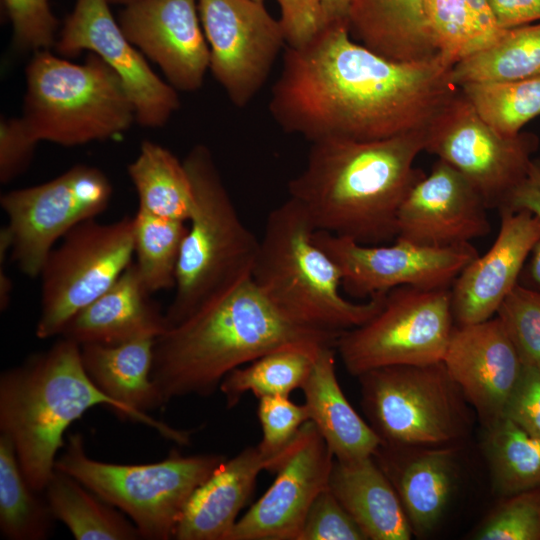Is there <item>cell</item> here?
Wrapping results in <instances>:
<instances>
[{
  "mask_svg": "<svg viewBox=\"0 0 540 540\" xmlns=\"http://www.w3.org/2000/svg\"><path fill=\"white\" fill-rule=\"evenodd\" d=\"M277 461L258 447L226 459L193 492L175 530L178 540H225L254 491L263 470L275 473Z\"/></svg>",
  "mask_w": 540,
  "mask_h": 540,
  "instance_id": "24",
  "label": "cell"
},
{
  "mask_svg": "<svg viewBox=\"0 0 540 540\" xmlns=\"http://www.w3.org/2000/svg\"><path fill=\"white\" fill-rule=\"evenodd\" d=\"M298 540H368L327 486L312 503Z\"/></svg>",
  "mask_w": 540,
  "mask_h": 540,
  "instance_id": "42",
  "label": "cell"
},
{
  "mask_svg": "<svg viewBox=\"0 0 540 540\" xmlns=\"http://www.w3.org/2000/svg\"><path fill=\"white\" fill-rule=\"evenodd\" d=\"M38 141L22 118L2 117L0 121V182L7 184L30 165Z\"/></svg>",
  "mask_w": 540,
  "mask_h": 540,
  "instance_id": "43",
  "label": "cell"
},
{
  "mask_svg": "<svg viewBox=\"0 0 540 540\" xmlns=\"http://www.w3.org/2000/svg\"><path fill=\"white\" fill-rule=\"evenodd\" d=\"M484 429L495 491L504 497L540 486V438L506 416Z\"/></svg>",
  "mask_w": 540,
  "mask_h": 540,
  "instance_id": "34",
  "label": "cell"
},
{
  "mask_svg": "<svg viewBox=\"0 0 540 540\" xmlns=\"http://www.w3.org/2000/svg\"><path fill=\"white\" fill-rule=\"evenodd\" d=\"M257 415L262 429L258 447L277 461L278 468L284 451L309 420L307 409L304 404L293 403L288 396H265L259 398Z\"/></svg>",
  "mask_w": 540,
  "mask_h": 540,
  "instance_id": "40",
  "label": "cell"
},
{
  "mask_svg": "<svg viewBox=\"0 0 540 540\" xmlns=\"http://www.w3.org/2000/svg\"><path fill=\"white\" fill-rule=\"evenodd\" d=\"M538 137L529 132L503 136L458 92L425 131V149L452 165L478 190L488 209L498 211L527 175Z\"/></svg>",
  "mask_w": 540,
  "mask_h": 540,
  "instance_id": "13",
  "label": "cell"
},
{
  "mask_svg": "<svg viewBox=\"0 0 540 540\" xmlns=\"http://www.w3.org/2000/svg\"><path fill=\"white\" fill-rule=\"evenodd\" d=\"M540 75V22L504 29L489 47L457 63L451 70L456 86L473 82H505Z\"/></svg>",
  "mask_w": 540,
  "mask_h": 540,
  "instance_id": "33",
  "label": "cell"
},
{
  "mask_svg": "<svg viewBox=\"0 0 540 540\" xmlns=\"http://www.w3.org/2000/svg\"><path fill=\"white\" fill-rule=\"evenodd\" d=\"M487 210L473 184L438 159L403 200L395 239L434 248L470 243L490 233Z\"/></svg>",
  "mask_w": 540,
  "mask_h": 540,
  "instance_id": "18",
  "label": "cell"
},
{
  "mask_svg": "<svg viewBox=\"0 0 540 540\" xmlns=\"http://www.w3.org/2000/svg\"><path fill=\"white\" fill-rule=\"evenodd\" d=\"M185 223L139 208L133 216L134 263L151 294L175 288L181 246L188 231Z\"/></svg>",
  "mask_w": 540,
  "mask_h": 540,
  "instance_id": "36",
  "label": "cell"
},
{
  "mask_svg": "<svg viewBox=\"0 0 540 540\" xmlns=\"http://www.w3.org/2000/svg\"><path fill=\"white\" fill-rule=\"evenodd\" d=\"M183 162L196 202L181 246L175 295L165 312L168 328L251 278L260 247L237 213L209 149L196 145Z\"/></svg>",
  "mask_w": 540,
  "mask_h": 540,
  "instance_id": "6",
  "label": "cell"
},
{
  "mask_svg": "<svg viewBox=\"0 0 540 540\" xmlns=\"http://www.w3.org/2000/svg\"><path fill=\"white\" fill-rule=\"evenodd\" d=\"M452 67L439 53L386 58L355 42L347 21L334 22L305 46L285 47L269 111L284 132L310 143L425 131L459 90Z\"/></svg>",
  "mask_w": 540,
  "mask_h": 540,
  "instance_id": "1",
  "label": "cell"
},
{
  "mask_svg": "<svg viewBox=\"0 0 540 540\" xmlns=\"http://www.w3.org/2000/svg\"><path fill=\"white\" fill-rule=\"evenodd\" d=\"M209 70L230 101L247 106L286 47L279 20L255 0H198Z\"/></svg>",
  "mask_w": 540,
  "mask_h": 540,
  "instance_id": "14",
  "label": "cell"
},
{
  "mask_svg": "<svg viewBox=\"0 0 540 540\" xmlns=\"http://www.w3.org/2000/svg\"><path fill=\"white\" fill-rule=\"evenodd\" d=\"M13 290V283L11 278L3 271L0 270V308L4 311L11 299Z\"/></svg>",
  "mask_w": 540,
  "mask_h": 540,
  "instance_id": "49",
  "label": "cell"
},
{
  "mask_svg": "<svg viewBox=\"0 0 540 540\" xmlns=\"http://www.w3.org/2000/svg\"><path fill=\"white\" fill-rule=\"evenodd\" d=\"M335 355V347L322 348L301 387L309 420L336 460L373 456L382 440L345 397L336 375Z\"/></svg>",
  "mask_w": 540,
  "mask_h": 540,
  "instance_id": "26",
  "label": "cell"
},
{
  "mask_svg": "<svg viewBox=\"0 0 540 540\" xmlns=\"http://www.w3.org/2000/svg\"><path fill=\"white\" fill-rule=\"evenodd\" d=\"M328 487L368 540H409L413 535L392 482L373 456L334 459Z\"/></svg>",
  "mask_w": 540,
  "mask_h": 540,
  "instance_id": "27",
  "label": "cell"
},
{
  "mask_svg": "<svg viewBox=\"0 0 540 540\" xmlns=\"http://www.w3.org/2000/svg\"><path fill=\"white\" fill-rule=\"evenodd\" d=\"M339 336L284 316L251 277L158 336L151 376L164 404L209 396L230 371L267 352L290 343L335 347Z\"/></svg>",
  "mask_w": 540,
  "mask_h": 540,
  "instance_id": "3",
  "label": "cell"
},
{
  "mask_svg": "<svg viewBox=\"0 0 540 540\" xmlns=\"http://www.w3.org/2000/svg\"><path fill=\"white\" fill-rule=\"evenodd\" d=\"M111 197L112 185L105 173L85 164L45 183L3 194L0 205L8 224L2 230L19 270L30 278L40 276L55 243L104 212Z\"/></svg>",
  "mask_w": 540,
  "mask_h": 540,
  "instance_id": "12",
  "label": "cell"
},
{
  "mask_svg": "<svg viewBox=\"0 0 540 540\" xmlns=\"http://www.w3.org/2000/svg\"><path fill=\"white\" fill-rule=\"evenodd\" d=\"M501 210H527L540 219V157L532 159L526 177ZM519 284L540 291V242L533 249L529 263L524 266Z\"/></svg>",
  "mask_w": 540,
  "mask_h": 540,
  "instance_id": "45",
  "label": "cell"
},
{
  "mask_svg": "<svg viewBox=\"0 0 540 540\" xmlns=\"http://www.w3.org/2000/svg\"><path fill=\"white\" fill-rule=\"evenodd\" d=\"M125 409L103 393L87 374L81 346L62 337L0 378V428L15 447L22 472L37 492L45 490L64 446L66 429L88 409Z\"/></svg>",
  "mask_w": 540,
  "mask_h": 540,
  "instance_id": "4",
  "label": "cell"
},
{
  "mask_svg": "<svg viewBox=\"0 0 540 540\" xmlns=\"http://www.w3.org/2000/svg\"><path fill=\"white\" fill-rule=\"evenodd\" d=\"M433 44L453 65L493 44L503 33L487 0H426Z\"/></svg>",
  "mask_w": 540,
  "mask_h": 540,
  "instance_id": "32",
  "label": "cell"
},
{
  "mask_svg": "<svg viewBox=\"0 0 540 540\" xmlns=\"http://www.w3.org/2000/svg\"><path fill=\"white\" fill-rule=\"evenodd\" d=\"M357 378L363 411L384 445H459L471 430V406L442 361L383 366Z\"/></svg>",
  "mask_w": 540,
  "mask_h": 540,
  "instance_id": "9",
  "label": "cell"
},
{
  "mask_svg": "<svg viewBox=\"0 0 540 540\" xmlns=\"http://www.w3.org/2000/svg\"><path fill=\"white\" fill-rule=\"evenodd\" d=\"M454 326L451 288L404 285L386 293L372 318L342 332L335 349L355 377L383 366L436 363L443 360Z\"/></svg>",
  "mask_w": 540,
  "mask_h": 540,
  "instance_id": "10",
  "label": "cell"
},
{
  "mask_svg": "<svg viewBox=\"0 0 540 540\" xmlns=\"http://www.w3.org/2000/svg\"><path fill=\"white\" fill-rule=\"evenodd\" d=\"M501 28L540 21V0H487Z\"/></svg>",
  "mask_w": 540,
  "mask_h": 540,
  "instance_id": "47",
  "label": "cell"
},
{
  "mask_svg": "<svg viewBox=\"0 0 540 540\" xmlns=\"http://www.w3.org/2000/svg\"><path fill=\"white\" fill-rule=\"evenodd\" d=\"M109 4H118V5H124L127 6L131 3H134L138 0H107Z\"/></svg>",
  "mask_w": 540,
  "mask_h": 540,
  "instance_id": "50",
  "label": "cell"
},
{
  "mask_svg": "<svg viewBox=\"0 0 540 540\" xmlns=\"http://www.w3.org/2000/svg\"><path fill=\"white\" fill-rule=\"evenodd\" d=\"M21 118L38 142L76 146L122 135L136 113L122 80L98 55L77 64L42 50L26 67Z\"/></svg>",
  "mask_w": 540,
  "mask_h": 540,
  "instance_id": "7",
  "label": "cell"
},
{
  "mask_svg": "<svg viewBox=\"0 0 540 540\" xmlns=\"http://www.w3.org/2000/svg\"><path fill=\"white\" fill-rule=\"evenodd\" d=\"M324 347L330 346L290 343L263 354L245 367L233 369L219 386L227 408L237 405L248 392L259 399L289 396L293 390L301 389Z\"/></svg>",
  "mask_w": 540,
  "mask_h": 540,
  "instance_id": "31",
  "label": "cell"
},
{
  "mask_svg": "<svg viewBox=\"0 0 540 540\" xmlns=\"http://www.w3.org/2000/svg\"><path fill=\"white\" fill-rule=\"evenodd\" d=\"M316 228L288 198L268 215L252 280L284 316L305 327L341 334L382 307L386 293L353 302L340 292L342 273L314 241Z\"/></svg>",
  "mask_w": 540,
  "mask_h": 540,
  "instance_id": "5",
  "label": "cell"
},
{
  "mask_svg": "<svg viewBox=\"0 0 540 540\" xmlns=\"http://www.w3.org/2000/svg\"><path fill=\"white\" fill-rule=\"evenodd\" d=\"M138 196V208L153 215L187 222L195 192L184 164L167 148L146 140L127 167Z\"/></svg>",
  "mask_w": 540,
  "mask_h": 540,
  "instance_id": "29",
  "label": "cell"
},
{
  "mask_svg": "<svg viewBox=\"0 0 540 540\" xmlns=\"http://www.w3.org/2000/svg\"><path fill=\"white\" fill-rule=\"evenodd\" d=\"M459 445L399 448L381 444L373 455L392 482L412 533H430L442 519L457 480Z\"/></svg>",
  "mask_w": 540,
  "mask_h": 540,
  "instance_id": "22",
  "label": "cell"
},
{
  "mask_svg": "<svg viewBox=\"0 0 540 540\" xmlns=\"http://www.w3.org/2000/svg\"><path fill=\"white\" fill-rule=\"evenodd\" d=\"M227 458L219 454L182 455L172 450L162 461L122 465L91 459L80 434H72L55 469L62 471L125 513L141 538L167 540L193 492Z\"/></svg>",
  "mask_w": 540,
  "mask_h": 540,
  "instance_id": "8",
  "label": "cell"
},
{
  "mask_svg": "<svg viewBox=\"0 0 540 540\" xmlns=\"http://www.w3.org/2000/svg\"><path fill=\"white\" fill-rule=\"evenodd\" d=\"M442 362L483 427L504 416L523 363L497 316L455 324Z\"/></svg>",
  "mask_w": 540,
  "mask_h": 540,
  "instance_id": "20",
  "label": "cell"
},
{
  "mask_svg": "<svg viewBox=\"0 0 540 540\" xmlns=\"http://www.w3.org/2000/svg\"><path fill=\"white\" fill-rule=\"evenodd\" d=\"M20 467L11 440L0 436V529L11 540H42L56 520L47 500L36 496Z\"/></svg>",
  "mask_w": 540,
  "mask_h": 540,
  "instance_id": "35",
  "label": "cell"
},
{
  "mask_svg": "<svg viewBox=\"0 0 540 540\" xmlns=\"http://www.w3.org/2000/svg\"><path fill=\"white\" fill-rule=\"evenodd\" d=\"M2 2L12 24V41L17 50L35 53L55 46L59 22L48 0Z\"/></svg>",
  "mask_w": 540,
  "mask_h": 540,
  "instance_id": "41",
  "label": "cell"
},
{
  "mask_svg": "<svg viewBox=\"0 0 540 540\" xmlns=\"http://www.w3.org/2000/svg\"><path fill=\"white\" fill-rule=\"evenodd\" d=\"M255 1L263 2V0H255Z\"/></svg>",
  "mask_w": 540,
  "mask_h": 540,
  "instance_id": "51",
  "label": "cell"
},
{
  "mask_svg": "<svg viewBox=\"0 0 540 540\" xmlns=\"http://www.w3.org/2000/svg\"><path fill=\"white\" fill-rule=\"evenodd\" d=\"M480 117L503 136H516L540 116V75L505 82L459 86Z\"/></svg>",
  "mask_w": 540,
  "mask_h": 540,
  "instance_id": "37",
  "label": "cell"
},
{
  "mask_svg": "<svg viewBox=\"0 0 540 540\" xmlns=\"http://www.w3.org/2000/svg\"><path fill=\"white\" fill-rule=\"evenodd\" d=\"M118 22L172 87L192 92L202 86L210 53L198 0H138L124 6Z\"/></svg>",
  "mask_w": 540,
  "mask_h": 540,
  "instance_id": "19",
  "label": "cell"
},
{
  "mask_svg": "<svg viewBox=\"0 0 540 540\" xmlns=\"http://www.w3.org/2000/svg\"><path fill=\"white\" fill-rule=\"evenodd\" d=\"M334 456L308 420L284 451L276 478L225 540H298L306 515L329 483Z\"/></svg>",
  "mask_w": 540,
  "mask_h": 540,
  "instance_id": "17",
  "label": "cell"
},
{
  "mask_svg": "<svg viewBox=\"0 0 540 540\" xmlns=\"http://www.w3.org/2000/svg\"><path fill=\"white\" fill-rule=\"evenodd\" d=\"M150 295L132 262L105 293L70 319L60 335L80 346L156 339L168 324Z\"/></svg>",
  "mask_w": 540,
  "mask_h": 540,
  "instance_id": "25",
  "label": "cell"
},
{
  "mask_svg": "<svg viewBox=\"0 0 540 540\" xmlns=\"http://www.w3.org/2000/svg\"><path fill=\"white\" fill-rule=\"evenodd\" d=\"M504 416L540 438V369L523 364Z\"/></svg>",
  "mask_w": 540,
  "mask_h": 540,
  "instance_id": "46",
  "label": "cell"
},
{
  "mask_svg": "<svg viewBox=\"0 0 540 540\" xmlns=\"http://www.w3.org/2000/svg\"><path fill=\"white\" fill-rule=\"evenodd\" d=\"M471 538L540 540V486L504 496Z\"/></svg>",
  "mask_w": 540,
  "mask_h": 540,
  "instance_id": "38",
  "label": "cell"
},
{
  "mask_svg": "<svg viewBox=\"0 0 540 540\" xmlns=\"http://www.w3.org/2000/svg\"><path fill=\"white\" fill-rule=\"evenodd\" d=\"M109 5L107 0H76L54 48L64 57L83 51L98 55L122 80L135 107L136 122L148 128L162 127L180 106L176 89L151 69Z\"/></svg>",
  "mask_w": 540,
  "mask_h": 540,
  "instance_id": "16",
  "label": "cell"
},
{
  "mask_svg": "<svg viewBox=\"0 0 540 540\" xmlns=\"http://www.w3.org/2000/svg\"><path fill=\"white\" fill-rule=\"evenodd\" d=\"M153 338L133 340L118 345L83 344V366L98 388L118 402L127 417L144 423L168 439L184 444L188 434L150 416L147 411L164 404L151 373Z\"/></svg>",
  "mask_w": 540,
  "mask_h": 540,
  "instance_id": "23",
  "label": "cell"
},
{
  "mask_svg": "<svg viewBox=\"0 0 540 540\" xmlns=\"http://www.w3.org/2000/svg\"><path fill=\"white\" fill-rule=\"evenodd\" d=\"M496 316L522 363L540 369V291L518 283L504 299Z\"/></svg>",
  "mask_w": 540,
  "mask_h": 540,
  "instance_id": "39",
  "label": "cell"
},
{
  "mask_svg": "<svg viewBox=\"0 0 540 540\" xmlns=\"http://www.w3.org/2000/svg\"><path fill=\"white\" fill-rule=\"evenodd\" d=\"M286 47L300 48L318 36L328 24L321 0H276Z\"/></svg>",
  "mask_w": 540,
  "mask_h": 540,
  "instance_id": "44",
  "label": "cell"
},
{
  "mask_svg": "<svg viewBox=\"0 0 540 540\" xmlns=\"http://www.w3.org/2000/svg\"><path fill=\"white\" fill-rule=\"evenodd\" d=\"M426 0H355L348 28L361 44L396 61L438 54L425 17Z\"/></svg>",
  "mask_w": 540,
  "mask_h": 540,
  "instance_id": "28",
  "label": "cell"
},
{
  "mask_svg": "<svg viewBox=\"0 0 540 540\" xmlns=\"http://www.w3.org/2000/svg\"><path fill=\"white\" fill-rule=\"evenodd\" d=\"M425 131L313 142L305 167L288 182L289 197L303 207L316 230L363 245L386 243L397 236L403 200L425 176L414 167L425 149Z\"/></svg>",
  "mask_w": 540,
  "mask_h": 540,
  "instance_id": "2",
  "label": "cell"
},
{
  "mask_svg": "<svg viewBox=\"0 0 540 540\" xmlns=\"http://www.w3.org/2000/svg\"><path fill=\"white\" fill-rule=\"evenodd\" d=\"M133 217L95 219L71 229L53 248L40 273L41 312L36 336L60 335L70 319L105 293L132 263Z\"/></svg>",
  "mask_w": 540,
  "mask_h": 540,
  "instance_id": "11",
  "label": "cell"
},
{
  "mask_svg": "<svg viewBox=\"0 0 540 540\" xmlns=\"http://www.w3.org/2000/svg\"><path fill=\"white\" fill-rule=\"evenodd\" d=\"M500 229L491 248L478 255L451 286L456 325L494 317L519 283L527 258L540 242V219L527 210H501Z\"/></svg>",
  "mask_w": 540,
  "mask_h": 540,
  "instance_id": "21",
  "label": "cell"
},
{
  "mask_svg": "<svg viewBox=\"0 0 540 540\" xmlns=\"http://www.w3.org/2000/svg\"><path fill=\"white\" fill-rule=\"evenodd\" d=\"M315 243L337 264L342 286L353 297L370 298L399 286L451 288L479 254L471 243L434 248L395 239L393 245H363L316 230Z\"/></svg>",
  "mask_w": 540,
  "mask_h": 540,
  "instance_id": "15",
  "label": "cell"
},
{
  "mask_svg": "<svg viewBox=\"0 0 540 540\" xmlns=\"http://www.w3.org/2000/svg\"><path fill=\"white\" fill-rule=\"evenodd\" d=\"M45 490L54 518L77 540L141 538L134 523L72 476L55 469Z\"/></svg>",
  "mask_w": 540,
  "mask_h": 540,
  "instance_id": "30",
  "label": "cell"
},
{
  "mask_svg": "<svg viewBox=\"0 0 540 540\" xmlns=\"http://www.w3.org/2000/svg\"><path fill=\"white\" fill-rule=\"evenodd\" d=\"M355 0H321L328 24L348 22L349 10Z\"/></svg>",
  "mask_w": 540,
  "mask_h": 540,
  "instance_id": "48",
  "label": "cell"
}]
</instances>
